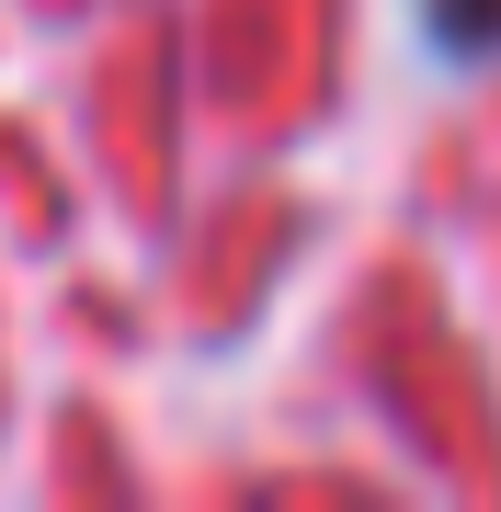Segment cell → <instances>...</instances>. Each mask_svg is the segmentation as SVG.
Returning a JSON list of instances; mask_svg holds the SVG:
<instances>
[{
    "mask_svg": "<svg viewBox=\"0 0 501 512\" xmlns=\"http://www.w3.org/2000/svg\"><path fill=\"white\" fill-rule=\"evenodd\" d=\"M445 57H501V0H433Z\"/></svg>",
    "mask_w": 501,
    "mask_h": 512,
    "instance_id": "obj_1",
    "label": "cell"
}]
</instances>
